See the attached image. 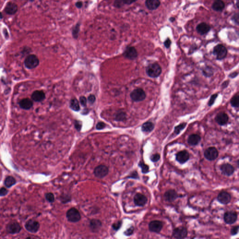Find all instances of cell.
<instances>
[{
  "mask_svg": "<svg viewBox=\"0 0 239 239\" xmlns=\"http://www.w3.org/2000/svg\"><path fill=\"white\" fill-rule=\"evenodd\" d=\"M211 27L209 25H208L207 23L205 22H202L198 24L197 26L196 30L200 34V35H205L208 33L210 30Z\"/></svg>",
  "mask_w": 239,
  "mask_h": 239,
  "instance_id": "21",
  "label": "cell"
},
{
  "mask_svg": "<svg viewBox=\"0 0 239 239\" xmlns=\"http://www.w3.org/2000/svg\"><path fill=\"white\" fill-rule=\"evenodd\" d=\"M16 183V179L12 176H8L5 179L4 184L7 188H10Z\"/></svg>",
  "mask_w": 239,
  "mask_h": 239,
  "instance_id": "29",
  "label": "cell"
},
{
  "mask_svg": "<svg viewBox=\"0 0 239 239\" xmlns=\"http://www.w3.org/2000/svg\"><path fill=\"white\" fill-rule=\"evenodd\" d=\"M201 137L197 134H192L188 138V143L191 146H196L201 141Z\"/></svg>",
  "mask_w": 239,
  "mask_h": 239,
  "instance_id": "25",
  "label": "cell"
},
{
  "mask_svg": "<svg viewBox=\"0 0 239 239\" xmlns=\"http://www.w3.org/2000/svg\"><path fill=\"white\" fill-rule=\"evenodd\" d=\"M150 158H151V161L152 162H156L160 159V155L159 154H155L152 155Z\"/></svg>",
  "mask_w": 239,
  "mask_h": 239,
  "instance_id": "39",
  "label": "cell"
},
{
  "mask_svg": "<svg viewBox=\"0 0 239 239\" xmlns=\"http://www.w3.org/2000/svg\"><path fill=\"white\" fill-rule=\"evenodd\" d=\"M124 4L130 5L135 2L137 0H122Z\"/></svg>",
  "mask_w": 239,
  "mask_h": 239,
  "instance_id": "51",
  "label": "cell"
},
{
  "mask_svg": "<svg viewBox=\"0 0 239 239\" xmlns=\"http://www.w3.org/2000/svg\"><path fill=\"white\" fill-rule=\"evenodd\" d=\"M75 128H76L78 131H80L81 130V127H82L81 122H79V121H75Z\"/></svg>",
  "mask_w": 239,
  "mask_h": 239,
  "instance_id": "47",
  "label": "cell"
},
{
  "mask_svg": "<svg viewBox=\"0 0 239 239\" xmlns=\"http://www.w3.org/2000/svg\"><path fill=\"white\" fill-rule=\"evenodd\" d=\"M139 166L141 168L142 173H146L149 172V168L147 165H145L143 162H140Z\"/></svg>",
  "mask_w": 239,
  "mask_h": 239,
  "instance_id": "35",
  "label": "cell"
},
{
  "mask_svg": "<svg viewBox=\"0 0 239 239\" xmlns=\"http://www.w3.org/2000/svg\"><path fill=\"white\" fill-rule=\"evenodd\" d=\"M179 197L178 194L174 190H169L164 194L165 200L168 202H173Z\"/></svg>",
  "mask_w": 239,
  "mask_h": 239,
  "instance_id": "18",
  "label": "cell"
},
{
  "mask_svg": "<svg viewBox=\"0 0 239 239\" xmlns=\"http://www.w3.org/2000/svg\"><path fill=\"white\" fill-rule=\"evenodd\" d=\"M79 30H80V23H77L72 30V35L75 39H77L78 37Z\"/></svg>",
  "mask_w": 239,
  "mask_h": 239,
  "instance_id": "31",
  "label": "cell"
},
{
  "mask_svg": "<svg viewBox=\"0 0 239 239\" xmlns=\"http://www.w3.org/2000/svg\"><path fill=\"white\" fill-rule=\"evenodd\" d=\"M2 13H0V19H2Z\"/></svg>",
  "mask_w": 239,
  "mask_h": 239,
  "instance_id": "56",
  "label": "cell"
},
{
  "mask_svg": "<svg viewBox=\"0 0 239 239\" xmlns=\"http://www.w3.org/2000/svg\"><path fill=\"white\" fill-rule=\"evenodd\" d=\"M217 97H218V94H214L212 95L208 103L209 106H212L214 104Z\"/></svg>",
  "mask_w": 239,
  "mask_h": 239,
  "instance_id": "38",
  "label": "cell"
},
{
  "mask_svg": "<svg viewBox=\"0 0 239 239\" xmlns=\"http://www.w3.org/2000/svg\"><path fill=\"white\" fill-rule=\"evenodd\" d=\"M171 40L169 38H167L164 42V45L166 48H169L171 45Z\"/></svg>",
  "mask_w": 239,
  "mask_h": 239,
  "instance_id": "50",
  "label": "cell"
},
{
  "mask_svg": "<svg viewBox=\"0 0 239 239\" xmlns=\"http://www.w3.org/2000/svg\"><path fill=\"white\" fill-rule=\"evenodd\" d=\"M146 73L151 78H157L162 73V68L158 64L152 63L149 65L146 69Z\"/></svg>",
  "mask_w": 239,
  "mask_h": 239,
  "instance_id": "1",
  "label": "cell"
},
{
  "mask_svg": "<svg viewBox=\"0 0 239 239\" xmlns=\"http://www.w3.org/2000/svg\"><path fill=\"white\" fill-rule=\"evenodd\" d=\"M221 170L223 174L226 176H230L233 175L235 172V168L234 167L228 163L223 164L221 166Z\"/></svg>",
  "mask_w": 239,
  "mask_h": 239,
  "instance_id": "17",
  "label": "cell"
},
{
  "mask_svg": "<svg viewBox=\"0 0 239 239\" xmlns=\"http://www.w3.org/2000/svg\"><path fill=\"white\" fill-rule=\"evenodd\" d=\"M70 107L74 111H79L80 107H79V104L78 101L76 99H72L70 102Z\"/></svg>",
  "mask_w": 239,
  "mask_h": 239,
  "instance_id": "30",
  "label": "cell"
},
{
  "mask_svg": "<svg viewBox=\"0 0 239 239\" xmlns=\"http://www.w3.org/2000/svg\"><path fill=\"white\" fill-rule=\"evenodd\" d=\"M126 114L124 112H121L118 113L116 117V120L117 121H122L125 119Z\"/></svg>",
  "mask_w": 239,
  "mask_h": 239,
  "instance_id": "36",
  "label": "cell"
},
{
  "mask_svg": "<svg viewBox=\"0 0 239 239\" xmlns=\"http://www.w3.org/2000/svg\"><path fill=\"white\" fill-rule=\"evenodd\" d=\"M130 98L134 102H141L146 98V93L142 89H136L130 93Z\"/></svg>",
  "mask_w": 239,
  "mask_h": 239,
  "instance_id": "5",
  "label": "cell"
},
{
  "mask_svg": "<svg viewBox=\"0 0 239 239\" xmlns=\"http://www.w3.org/2000/svg\"><path fill=\"white\" fill-rule=\"evenodd\" d=\"M8 191L4 187H2L0 189V196H4L7 194Z\"/></svg>",
  "mask_w": 239,
  "mask_h": 239,
  "instance_id": "45",
  "label": "cell"
},
{
  "mask_svg": "<svg viewBox=\"0 0 239 239\" xmlns=\"http://www.w3.org/2000/svg\"><path fill=\"white\" fill-rule=\"evenodd\" d=\"M238 226L234 227H233L231 230V235H232V236H235V235H237V234L238 232Z\"/></svg>",
  "mask_w": 239,
  "mask_h": 239,
  "instance_id": "44",
  "label": "cell"
},
{
  "mask_svg": "<svg viewBox=\"0 0 239 239\" xmlns=\"http://www.w3.org/2000/svg\"><path fill=\"white\" fill-rule=\"evenodd\" d=\"M31 98L35 102H41L45 100V95L43 91L36 90L33 93Z\"/></svg>",
  "mask_w": 239,
  "mask_h": 239,
  "instance_id": "20",
  "label": "cell"
},
{
  "mask_svg": "<svg viewBox=\"0 0 239 239\" xmlns=\"http://www.w3.org/2000/svg\"><path fill=\"white\" fill-rule=\"evenodd\" d=\"M88 101L90 104L94 103L95 101V97L94 95H90L88 98Z\"/></svg>",
  "mask_w": 239,
  "mask_h": 239,
  "instance_id": "49",
  "label": "cell"
},
{
  "mask_svg": "<svg viewBox=\"0 0 239 239\" xmlns=\"http://www.w3.org/2000/svg\"><path fill=\"white\" fill-rule=\"evenodd\" d=\"M45 198L48 202H51V203L54 202L55 200L54 195L52 193H47L46 194Z\"/></svg>",
  "mask_w": 239,
  "mask_h": 239,
  "instance_id": "37",
  "label": "cell"
},
{
  "mask_svg": "<svg viewBox=\"0 0 239 239\" xmlns=\"http://www.w3.org/2000/svg\"><path fill=\"white\" fill-rule=\"evenodd\" d=\"M232 20L233 21L237 23V25L239 24V13H237V14H235L232 17Z\"/></svg>",
  "mask_w": 239,
  "mask_h": 239,
  "instance_id": "48",
  "label": "cell"
},
{
  "mask_svg": "<svg viewBox=\"0 0 239 239\" xmlns=\"http://www.w3.org/2000/svg\"><path fill=\"white\" fill-rule=\"evenodd\" d=\"M80 104L83 107H86L87 104V99L84 96H81L79 98Z\"/></svg>",
  "mask_w": 239,
  "mask_h": 239,
  "instance_id": "43",
  "label": "cell"
},
{
  "mask_svg": "<svg viewBox=\"0 0 239 239\" xmlns=\"http://www.w3.org/2000/svg\"><path fill=\"white\" fill-rule=\"evenodd\" d=\"M187 229L183 227H180L173 230V237L175 238L183 239L187 237Z\"/></svg>",
  "mask_w": 239,
  "mask_h": 239,
  "instance_id": "11",
  "label": "cell"
},
{
  "mask_svg": "<svg viewBox=\"0 0 239 239\" xmlns=\"http://www.w3.org/2000/svg\"><path fill=\"white\" fill-rule=\"evenodd\" d=\"M134 231V228L133 227H131L127 229L126 231H125L124 234L126 236H130L133 234Z\"/></svg>",
  "mask_w": 239,
  "mask_h": 239,
  "instance_id": "42",
  "label": "cell"
},
{
  "mask_svg": "<svg viewBox=\"0 0 239 239\" xmlns=\"http://www.w3.org/2000/svg\"><path fill=\"white\" fill-rule=\"evenodd\" d=\"M237 216V213L236 212H227L224 215V220L227 224H232L236 222Z\"/></svg>",
  "mask_w": 239,
  "mask_h": 239,
  "instance_id": "9",
  "label": "cell"
},
{
  "mask_svg": "<svg viewBox=\"0 0 239 239\" xmlns=\"http://www.w3.org/2000/svg\"><path fill=\"white\" fill-rule=\"evenodd\" d=\"M217 199L219 202L222 204L226 205L228 204L231 201V196L229 193L223 191L219 194L217 197Z\"/></svg>",
  "mask_w": 239,
  "mask_h": 239,
  "instance_id": "15",
  "label": "cell"
},
{
  "mask_svg": "<svg viewBox=\"0 0 239 239\" xmlns=\"http://www.w3.org/2000/svg\"><path fill=\"white\" fill-rule=\"evenodd\" d=\"M124 4L122 0H115L114 2V6L117 8H121Z\"/></svg>",
  "mask_w": 239,
  "mask_h": 239,
  "instance_id": "40",
  "label": "cell"
},
{
  "mask_svg": "<svg viewBox=\"0 0 239 239\" xmlns=\"http://www.w3.org/2000/svg\"><path fill=\"white\" fill-rule=\"evenodd\" d=\"M108 168L106 166L101 165L94 169V174L97 178L103 179L108 174Z\"/></svg>",
  "mask_w": 239,
  "mask_h": 239,
  "instance_id": "7",
  "label": "cell"
},
{
  "mask_svg": "<svg viewBox=\"0 0 239 239\" xmlns=\"http://www.w3.org/2000/svg\"><path fill=\"white\" fill-rule=\"evenodd\" d=\"M230 103L233 107L239 108V95H235L231 99Z\"/></svg>",
  "mask_w": 239,
  "mask_h": 239,
  "instance_id": "32",
  "label": "cell"
},
{
  "mask_svg": "<svg viewBox=\"0 0 239 239\" xmlns=\"http://www.w3.org/2000/svg\"><path fill=\"white\" fill-rule=\"evenodd\" d=\"M102 226V222H101V221L98 220H95V219L91 220L90 223L91 229L93 232H96V231H98L101 228Z\"/></svg>",
  "mask_w": 239,
  "mask_h": 239,
  "instance_id": "27",
  "label": "cell"
},
{
  "mask_svg": "<svg viewBox=\"0 0 239 239\" xmlns=\"http://www.w3.org/2000/svg\"><path fill=\"white\" fill-rule=\"evenodd\" d=\"M238 75V74L237 72H234V73H231V74H230L229 76V77L231 78H236Z\"/></svg>",
  "mask_w": 239,
  "mask_h": 239,
  "instance_id": "53",
  "label": "cell"
},
{
  "mask_svg": "<svg viewBox=\"0 0 239 239\" xmlns=\"http://www.w3.org/2000/svg\"><path fill=\"white\" fill-rule=\"evenodd\" d=\"M32 101L29 98H24L20 102L19 106L21 108L24 110H29L32 107Z\"/></svg>",
  "mask_w": 239,
  "mask_h": 239,
  "instance_id": "23",
  "label": "cell"
},
{
  "mask_svg": "<svg viewBox=\"0 0 239 239\" xmlns=\"http://www.w3.org/2000/svg\"><path fill=\"white\" fill-rule=\"evenodd\" d=\"M170 22H173L175 20V18H170Z\"/></svg>",
  "mask_w": 239,
  "mask_h": 239,
  "instance_id": "55",
  "label": "cell"
},
{
  "mask_svg": "<svg viewBox=\"0 0 239 239\" xmlns=\"http://www.w3.org/2000/svg\"><path fill=\"white\" fill-rule=\"evenodd\" d=\"M134 201L136 206L143 207L147 203L148 199L144 195L137 194L134 197Z\"/></svg>",
  "mask_w": 239,
  "mask_h": 239,
  "instance_id": "14",
  "label": "cell"
},
{
  "mask_svg": "<svg viewBox=\"0 0 239 239\" xmlns=\"http://www.w3.org/2000/svg\"><path fill=\"white\" fill-rule=\"evenodd\" d=\"M130 177L131 178H134V179H138V175L136 171H134V172L132 173V175H131Z\"/></svg>",
  "mask_w": 239,
  "mask_h": 239,
  "instance_id": "54",
  "label": "cell"
},
{
  "mask_svg": "<svg viewBox=\"0 0 239 239\" xmlns=\"http://www.w3.org/2000/svg\"><path fill=\"white\" fill-rule=\"evenodd\" d=\"M163 227V223L159 221H153L149 223V228L150 231L154 233H159Z\"/></svg>",
  "mask_w": 239,
  "mask_h": 239,
  "instance_id": "13",
  "label": "cell"
},
{
  "mask_svg": "<svg viewBox=\"0 0 239 239\" xmlns=\"http://www.w3.org/2000/svg\"><path fill=\"white\" fill-rule=\"evenodd\" d=\"M75 6L77 8H80L83 6V2L81 1H79L75 3Z\"/></svg>",
  "mask_w": 239,
  "mask_h": 239,
  "instance_id": "52",
  "label": "cell"
},
{
  "mask_svg": "<svg viewBox=\"0 0 239 239\" xmlns=\"http://www.w3.org/2000/svg\"><path fill=\"white\" fill-rule=\"evenodd\" d=\"M215 119L218 124L223 126L227 124L229 118L227 114L222 112L217 114V116L215 117Z\"/></svg>",
  "mask_w": 239,
  "mask_h": 239,
  "instance_id": "19",
  "label": "cell"
},
{
  "mask_svg": "<svg viewBox=\"0 0 239 239\" xmlns=\"http://www.w3.org/2000/svg\"><path fill=\"white\" fill-rule=\"evenodd\" d=\"M124 57L126 59L134 60L137 57L136 50L134 47H128L126 49L123 53Z\"/></svg>",
  "mask_w": 239,
  "mask_h": 239,
  "instance_id": "10",
  "label": "cell"
},
{
  "mask_svg": "<svg viewBox=\"0 0 239 239\" xmlns=\"http://www.w3.org/2000/svg\"><path fill=\"white\" fill-rule=\"evenodd\" d=\"M121 226H122V222H117V223H115L113 225V228H114L115 230H118L120 229L121 227Z\"/></svg>",
  "mask_w": 239,
  "mask_h": 239,
  "instance_id": "46",
  "label": "cell"
},
{
  "mask_svg": "<svg viewBox=\"0 0 239 239\" xmlns=\"http://www.w3.org/2000/svg\"><path fill=\"white\" fill-rule=\"evenodd\" d=\"M17 6L12 2L7 3L5 8V11L8 15H14L17 11Z\"/></svg>",
  "mask_w": 239,
  "mask_h": 239,
  "instance_id": "24",
  "label": "cell"
},
{
  "mask_svg": "<svg viewBox=\"0 0 239 239\" xmlns=\"http://www.w3.org/2000/svg\"><path fill=\"white\" fill-rule=\"evenodd\" d=\"M225 7L224 2L222 0H215L212 5V8L214 11H222Z\"/></svg>",
  "mask_w": 239,
  "mask_h": 239,
  "instance_id": "26",
  "label": "cell"
},
{
  "mask_svg": "<svg viewBox=\"0 0 239 239\" xmlns=\"http://www.w3.org/2000/svg\"><path fill=\"white\" fill-rule=\"evenodd\" d=\"M219 152L215 147H210L204 152V156L209 161H213L218 157Z\"/></svg>",
  "mask_w": 239,
  "mask_h": 239,
  "instance_id": "6",
  "label": "cell"
},
{
  "mask_svg": "<svg viewBox=\"0 0 239 239\" xmlns=\"http://www.w3.org/2000/svg\"><path fill=\"white\" fill-rule=\"evenodd\" d=\"M66 217L68 221L72 222H77L81 219L80 213L75 208H72L67 212Z\"/></svg>",
  "mask_w": 239,
  "mask_h": 239,
  "instance_id": "4",
  "label": "cell"
},
{
  "mask_svg": "<svg viewBox=\"0 0 239 239\" xmlns=\"http://www.w3.org/2000/svg\"><path fill=\"white\" fill-rule=\"evenodd\" d=\"M25 66L29 69H33L38 66L39 64L38 58L36 55H30L27 56L24 61Z\"/></svg>",
  "mask_w": 239,
  "mask_h": 239,
  "instance_id": "3",
  "label": "cell"
},
{
  "mask_svg": "<svg viewBox=\"0 0 239 239\" xmlns=\"http://www.w3.org/2000/svg\"><path fill=\"white\" fill-rule=\"evenodd\" d=\"M21 226L17 222L9 223L7 226V231L10 234H17L19 233L21 230Z\"/></svg>",
  "mask_w": 239,
  "mask_h": 239,
  "instance_id": "12",
  "label": "cell"
},
{
  "mask_svg": "<svg viewBox=\"0 0 239 239\" xmlns=\"http://www.w3.org/2000/svg\"><path fill=\"white\" fill-rule=\"evenodd\" d=\"M213 53L218 60H222L227 56V50L226 48L222 45H218L213 49Z\"/></svg>",
  "mask_w": 239,
  "mask_h": 239,
  "instance_id": "2",
  "label": "cell"
},
{
  "mask_svg": "<svg viewBox=\"0 0 239 239\" xmlns=\"http://www.w3.org/2000/svg\"><path fill=\"white\" fill-rule=\"evenodd\" d=\"M145 5L149 10H155L160 5V0H146Z\"/></svg>",
  "mask_w": 239,
  "mask_h": 239,
  "instance_id": "22",
  "label": "cell"
},
{
  "mask_svg": "<svg viewBox=\"0 0 239 239\" xmlns=\"http://www.w3.org/2000/svg\"><path fill=\"white\" fill-rule=\"evenodd\" d=\"M25 228L31 233H36L39 230L40 224L37 221L30 220L25 224Z\"/></svg>",
  "mask_w": 239,
  "mask_h": 239,
  "instance_id": "8",
  "label": "cell"
},
{
  "mask_svg": "<svg viewBox=\"0 0 239 239\" xmlns=\"http://www.w3.org/2000/svg\"><path fill=\"white\" fill-rule=\"evenodd\" d=\"M190 158L189 153L186 151H182L179 152L176 155V160L181 164L186 163Z\"/></svg>",
  "mask_w": 239,
  "mask_h": 239,
  "instance_id": "16",
  "label": "cell"
},
{
  "mask_svg": "<svg viewBox=\"0 0 239 239\" xmlns=\"http://www.w3.org/2000/svg\"><path fill=\"white\" fill-rule=\"evenodd\" d=\"M30 1H32H32H34V0H30Z\"/></svg>",
  "mask_w": 239,
  "mask_h": 239,
  "instance_id": "57",
  "label": "cell"
},
{
  "mask_svg": "<svg viewBox=\"0 0 239 239\" xmlns=\"http://www.w3.org/2000/svg\"><path fill=\"white\" fill-rule=\"evenodd\" d=\"M186 126V123L184 122L180 124L179 125L175 127L174 128V133L176 135H178L180 133L182 130H183Z\"/></svg>",
  "mask_w": 239,
  "mask_h": 239,
  "instance_id": "33",
  "label": "cell"
},
{
  "mask_svg": "<svg viewBox=\"0 0 239 239\" xmlns=\"http://www.w3.org/2000/svg\"><path fill=\"white\" fill-rule=\"evenodd\" d=\"M203 74L207 77H210L213 74L212 69L210 67H206L203 70Z\"/></svg>",
  "mask_w": 239,
  "mask_h": 239,
  "instance_id": "34",
  "label": "cell"
},
{
  "mask_svg": "<svg viewBox=\"0 0 239 239\" xmlns=\"http://www.w3.org/2000/svg\"><path fill=\"white\" fill-rule=\"evenodd\" d=\"M154 125L151 122H147L143 124L141 126V130L143 132L150 133L154 128Z\"/></svg>",
  "mask_w": 239,
  "mask_h": 239,
  "instance_id": "28",
  "label": "cell"
},
{
  "mask_svg": "<svg viewBox=\"0 0 239 239\" xmlns=\"http://www.w3.org/2000/svg\"><path fill=\"white\" fill-rule=\"evenodd\" d=\"M106 127V124L103 122H99L96 125V128L98 130H102Z\"/></svg>",
  "mask_w": 239,
  "mask_h": 239,
  "instance_id": "41",
  "label": "cell"
}]
</instances>
